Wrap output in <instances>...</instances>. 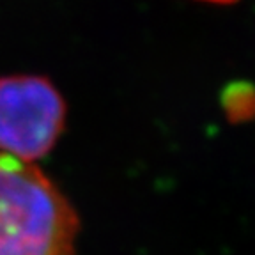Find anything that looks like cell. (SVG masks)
Segmentation results:
<instances>
[{"label":"cell","instance_id":"obj_1","mask_svg":"<svg viewBox=\"0 0 255 255\" xmlns=\"http://www.w3.org/2000/svg\"><path fill=\"white\" fill-rule=\"evenodd\" d=\"M80 218L36 163L0 152V255H76Z\"/></svg>","mask_w":255,"mask_h":255},{"label":"cell","instance_id":"obj_2","mask_svg":"<svg viewBox=\"0 0 255 255\" xmlns=\"http://www.w3.org/2000/svg\"><path fill=\"white\" fill-rule=\"evenodd\" d=\"M66 126V101L39 75L0 78V152L28 163L55 147Z\"/></svg>","mask_w":255,"mask_h":255},{"label":"cell","instance_id":"obj_3","mask_svg":"<svg viewBox=\"0 0 255 255\" xmlns=\"http://www.w3.org/2000/svg\"><path fill=\"white\" fill-rule=\"evenodd\" d=\"M197 2H209V4H231L234 0H197Z\"/></svg>","mask_w":255,"mask_h":255}]
</instances>
